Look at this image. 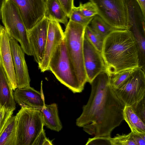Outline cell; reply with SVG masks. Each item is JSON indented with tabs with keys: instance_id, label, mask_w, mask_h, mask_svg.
Here are the masks:
<instances>
[{
	"instance_id": "obj_1",
	"label": "cell",
	"mask_w": 145,
	"mask_h": 145,
	"mask_svg": "<svg viewBox=\"0 0 145 145\" xmlns=\"http://www.w3.org/2000/svg\"><path fill=\"white\" fill-rule=\"evenodd\" d=\"M90 84V97L76 124L89 135L110 137L113 130L124 120L125 105L114 91L106 71L99 74Z\"/></svg>"
},
{
	"instance_id": "obj_2",
	"label": "cell",
	"mask_w": 145,
	"mask_h": 145,
	"mask_svg": "<svg viewBox=\"0 0 145 145\" xmlns=\"http://www.w3.org/2000/svg\"><path fill=\"white\" fill-rule=\"evenodd\" d=\"M101 54L110 77L121 71L140 67L138 49L132 33L114 29L103 41Z\"/></svg>"
},
{
	"instance_id": "obj_3",
	"label": "cell",
	"mask_w": 145,
	"mask_h": 145,
	"mask_svg": "<svg viewBox=\"0 0 145 145\" xmlns=\"http://www.w3.org/2000/svg\"><path fill=\"white\" fill-rule=\"evenodd\" d=\"M86 27L69 20L64 32L69 61L80 85L84 88L87 82L83 57V42Z\"/></svg>"
},
{
	"instance_id": "obj_4",
	"label": "cell",
	"mask_w": 145,
	"mask_h": 145,
	"mask_svg": "<svg viewBox=\"0 0 145 145\" xmlns=\"http://www.w3.org/2000/svg\"><path fill=\"white\" fill-rule=\"evenodd\" d=\"M48 70L57 80L74 93H80L84 88L80 85L69 61L64 39L55 48L50 59Z\"/></svg>"
},
{
	"instance_id": "obj_5",
	"label": "cell",
	"mask_w": 145,
	"mask_h": 145,
	"mask_svg": "<svg viewBox=\"0 0 145 145\" xmlns=\"http://www.w3.org/2000/svg\"><path fill=\"white\" fill-rule=\"evenodd\" d=\"M1 18L8 34L19 42L25 53L32 56L28 31L17 5L12 0H5L1 12Z\"/></svg>"
},
{
	"instance_id": "obj_6",
	"label": "cell",
	"mask_w": 145,
	"mask_h": 145,
	"mask_svg": "<svg viewBox=\"0 0 145 145\" xmlns=\"http://www.w3.org/2000/svg\"><path fill=\"white\" fill-rule=\"evenodd\" d=\"M16 116V145H33L44 126L41 111L21 108Z\"/></svg>"
},
{
	"instance_id": "obj_7",
	"label": "cell",
	"mask_w": 145,
	"mask_h": 145,
	"mask_svg": "<svg viewBox=\"0 0 145 145\" xmlns=\"http://www.w3.org/2000/svg\"><path fill=\"white\" fill-rule=\"evenodd\" d=\"M96 7L99 16L114 29H127L124 0H89Z\"/></svg>"
},
{
	"instance_id": "obj_8",
	"label": "cell",
	"mask_w": 145,
	"mask_h": 145,
	"mask_svg": "<svg viewBox=\"0 0 145 145\" xmlns=\"http://www.w3.org/2000/svg\"><path fill=\"white\" fill-rule=\"evenodd\" d=\"M113 89L125 106H131L145 96V71L140 67L134 69L120 86Z\"/></svg>"
},
{
	"instance_id": "obj_9",
	"label": "cell",
	"mask_w": 145,
	"mask_h": 145,
	"mask_svg": "<svg viewBox=\"0 0 145 145\" xmlns=\"http://www.w3.org/2000/svg\"><path fill=\"white\" fill-rule=\"evenodd\" d=\"M18 8L27 31L44 16L46 0H12Z\"/></svg>"
},
{
	"instance_id": "obj_10",
	"label": "cell",
	"mask_w": 145,
	"mask_h": 145,
	"mask_svg": "<svg viewBox=\"0 0 145 145\" xmlns=\"http://www.w3.org/2000/svg\"><path fill=\"white\" fill-rule=\"evenodd\" d=\"M49 22V20L44 16L39 22L28 31L32 56L38 67L41 65L43 59Z\"/></svg>"
},
{
	"instance_id": "obj_11",
	"label": "cell",
	"mask_w": 145,
	"mask_h": 145,
	"mask_svg": "<svg viewBox=\"0 0 145 145\" xmlns=\"http://www.w3.org/2000/svg\"><path fill=\"white\" fill-rule=\"evenodd\" d=\"M83 57L87 82L90 84L99 74L106 71V69L101 53L84 37Z\"/></svg>"
},
{
	"instance_id": "obj_12",
	"label": "cell",
	"mask_w": 145,
	"mask_h": 145,
	"mask_svg": "<svg viewBox=\"0 0 145 145\" xmlns=\"http://www.w3.org/2000/svg\"><path fill=\"white\" fill-rule=\"evenodd\" d=\"M8 35L17 88L30 86L31 80L25 58V53L18 41Z\"/></svg>"
},
{
	"instance_id": "obj_13",
	"label": "cell",
	"mask_w": 145,
	"mask_h": 145,
	"mask_svg": "<svg viewBox=\"0 0 145 145\" xmlns=\"http://www.w3.org/2000/svg\"><path fill=\"white\" fill-rule=\"evenodd\" d=\"M49 20L43 59L39 67L41 72L48 70L49 62L53 53L56 47L64 39V32L59 23L54 19Z\"/></svg>"
},
{
	"instance_id": "obj_14",
	"label": "cell",
	"mask_w": 145,
	"mask_h": 145,
	"mask_svg": "<svg viewBox=\"0 0 145 145\" xmlns=\"http://www.w3.org/2000/svg\"><path fill=\"white\" fill-rule=\"evenodd\" d=\"M9 39L7 30L4 27L1 25L0 35V62L12 89L15 91L17 88V84Z\"/></svg>"
},
{
	"instance_id": "obj_15",
	"label": "cell",
	"mask_w": 145,
	"mask_h": 145,
	"mask_svg": "<svg viewBox=\"0 0 145 145\" xmlns=\"http://www.w3.org/2000/svg\"><path fill=\"white\" fill-rule=\"evenodd\" d=\"M13 95L15 101L21 108H31L41 111L45 104L42 81L41 83L40 92L30 86L16 88Z\"/></svg>"
},
{
	"instance_id": "obj_16",
	"label": "cell",
	"mask_w": 145,
	"mask_h": 145,
	"mask_svg": "<svg viewBox=\"0 0 145 145\" xmlns=\"http://www.w3.org/2000/svg\"><path fill=\"white\" fill-rule=\"evenodd\" d=\"M11 85L0 62V108L10 110L16 109V104Z\"/></svg>"
},
{
	"instance_id": "obj_17",
	"label": "cell",
	"mask_w": 145,
	"mask_h": 145,
	"mask_svg": "<svg viewBox=\"0 0 145 145\" xmlns=\"http://www.w3.org/2000/svg\"><path fill=\"white\" fill-rule=\"evenodd\" d=\"M41 111L44 126L56 131L59 132L61 131L62 126L59 116L56 104H45Z\"/></svg>"
},
{
	"instance_id": "obj_18",
	"label": "cell",
	"mask_w": 145,
	"mask_h": 145,
	"mask_svg": "<svg viewBox=\"0 0 145 145\" xmlns=\"http://www.w3.org/2000/svg\"><path fill=\"white\" fill-rule=\"evenodd\" d=\"M44 16L49 20L54 19L66 26L68 17L58 0H46Z\"/></svg>"
},
{
	"instance_id": "obj_19",
	"label": "cell",
	"mask_w": 145,
	"mask_h": 145,
	"mask_svg": "<svg viewBox=\"0 0 145 145\" xmlns=\"http://www.w3.org/2000/svg\"><path fill=\"white\" fill-rule=\"evenodd\" d=\"M124 120L131 131L137 134H145V122L135 113L130 106H125L123 110Z\"/></svg>"
},
{
	"instance_id": "obj_20",
	"label": "cell",
	"mask_w": 145,
	"mask_h": 145,
	"mask_svg": "<svg viewBox=\"0 0 145 145\" xmlns=\"http://www.w3.org/2000/svg\"><path fill=\"white\" fill-rule=\"evenodd\" d=\"M17 121L16 116L9 119L0 137V145H16Z\"/></svg>"
},
{
	"instance_id": "obj_21",
	"label": "cell",
	"mask_w": 145,
	"mask_h": 145,
	"mask_svg": "<svg viewBox=\"0 0 145 145\" xmlns=\"http://www.w3.org/2000/svg\"><path fill=\"white\" fill-rule=\"evenodd\" d=\"M91 22L92 29L104 39L114 29L98 15L94 16Z\"/></svg>"
},
{
	"instance_id": "obj_22",
	"label": "cell",
	"mask_w": 145,
	"mask_h": 145,
	"mask_svg": "<svg viewBox=\"0 0 145 145\" xmlns=\"http://www.w3.org/2000/svg\"><path fill=\"white\" fill-rule=\"evenodd\" d=\"M84 37L99 52L101 53L104 39L88 25L86 27Z\"/></svg>"
},
{
	"instance_id": "obj_23",
	"label": "cell",
	"mask_w": 145,
	"mask_h": 145,
	"mask_svg": "<svg viewBox=\"0 0 145 145\" xmlns=\"http://www.w3.org/2000/svg\"><path fill=\"white\" fill-rule=\"evenodd\" d=\"M80 13L84 17L87 18L94 17L97 15L98 11L95 5L89 1L84 4L80 3L77 7Z\"/></svg>"
},
{
	"instance_id": "obj_24",
	"label": "cell",
	"mask_w": 145,
	"mask_h": 145,
	"mask_svg": "<svg viewBox=\"0 0 145 145\" xmlns=\"http://www.w3.org/2000/svg\"><path fill=\"white\" fill-rule=\"evenodd\" d=\"M134 70L129 69L124 71L110 77L113 88H117L120 86L129 77Z\"/></svg>"
},
{
	"instance_id": "obj_25",
	"label": "cell",
	"mask_w": 145,
	"mask_h": 145,
	"mask_svg": "<svg viewBox=\"0 0 145 145\" xmlns=\"http://www.w3.org/2000/svg\"><path fill=\"white\" fill-rule=\"evenodd\" d=\"M111 145H136L131 135V132L128 134H117L110 138Z\"/></svg>"
},
{
	"instance_id": "obj_26",
	"label": "cell",
	"mask_w": 145,
	"mask_h": 145,
	"mask_svg": "<svg viewBox=\"0 0 145 145\" xmlns=\"http://www.w3.org/2000/svg\"><path fill=\"white\" fill-rule=\"evenodd\" d=\"M93 18H87L84 17L79 12L77 7L74 6L69 18L72 21L86 26L91 22Z\"/></svg>"
},
{
	"instance_id": "obj_27",
	"label": "cell",
	"mask_w": 145,
	"mask_h": 145,
	"mask_svg": "<svg viewBox=\"0 0 145 145\" xmlns=\"http://www.w3.org/2000/svg\"><path fill=\"white\" fill-rule=\"evenodd\" d=\"M130 106L142 120L145 122V96Z\"/></svg>"
},
{
	"instance_id": "obj_28",
	"label": "cell",
	"mask_w": 145,
	"mask_h": 145,
	"mask_svg": "<svg viewBox=\"0 0 145 145\" xmlns=\"http://www.w3.org/2000/svg\"><path fill=\"white\" fill-rule=\"evenodd\" d=\"M14 111L3 107L0 109V137L5 129L9 118L12 116Z\"/></svg>"
},
{
	"instance_id": "obj_29",
	"label": "cell",
	"mask_w": 145,
	"mask_h": 145,
	"mask_svg": "<svg viewBox=\"0 0 145 145\" xmlns=\"http://www.w3.org/2000/svg\"><path fill=\"white\" fill-rule=\"evenodd\" d=\"M110 137H94L89 138L86 145H111Z\"/></svg>"
},
{
	"instance_id": "obj_30",
	"label": "cell",
	"mask_w": 145,
	"mask_h": 145,
	"mask_svg": "<svg viewBox=\"0 0 145 145\" xmlns=\"http://www.w3.org/2000/svg\"><path fill=\"white\" fill-rule=\"evenodd\" d=\"M52 141L47 138L43 129L36 138L33 145H52Z\"/></svg>"
},
{
	"instance_id": "obj_31",
	"label": "cell",
	"mask_w": 145,
	"mask_h": 145,
	"mask_svg": "<svg viewBox=\"0 0 145 145\" xmlns=\"http://www.w3.org/2000/svg\"><path fill=\"white\" fill-rule=\"evenodd\" d=\"M68 18H69L74 7V0H58Z\"/></svg>"
},
{
	"instance_id": "obj_32",
	"label": "cell",
	"mask_w": 145,
	"mask_h": 145,
	"mask_svg": "<svg viewBox=\"0 0 145 145\" xmlns=\"http://www.w3.org/2000/svg\"><path fill=\"white\" fill-rule=\"evenodd\" d=\"M132 137L136 145H145V134H137L131 131Z\"/></svg>"
},
{
	"instance_id": "obj_33",
	"label": "cell",
	"mask_w": 145,
	"mask_h": 145,
	"mask_svg": "<svg viewBox=\"0 0 145 145\" xmlns=\"http://www.w3.org/2000/svg\"><path fill=\"white\" fill-rule=\"evenodd\" d=\"M139 6L143 15L145 17V0H136Z\"/></svg>"
},
{
	"instance_id": "obj_34",
	"label": "cell",
	"mask_w": 145,
	"mask_h": 145,
	"mask_svg": "<svg viewBox=\"0 0 145 145\" xmlns=\"http://www.w3.org/2000/svg\"><path fill=\"white\" fill-rule=\"evenodd\" d=\"M5 0H0V18H1V12L2 8Z\"/></svg>"
},
{
	"instance_id": "obj_35",
	"label": "cell",
	"mask_w": 145,
	"mask_h": 145,
	"mask_svg": "<svg viewBox=\"0 0 145 145\" xmlns=\"http://www.w3.org/2000/svg\"><path fill=\"white\" fill-rule=\"evenodd\" d=\"M1 25L0 24V35L1 33Z\"/></svg>"
},
{
	"instance_id": "obj_36",
	"label": "cell",
	"mask_w": 145,
	"mask_h": 145,
	"mask_svg": "<svg viewBox=\"0 0 145 145\" xmlns=\"http://www.w3.org/2000/svg\"></svg>"
}]
</instances>
